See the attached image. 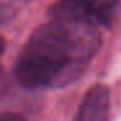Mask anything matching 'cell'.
<instances>
[{
    "mask_svg": "<svg viewBox=\"0 0 121 121\" xmlns=\"http://www.w3.org/2000/svg\"><path fill=\"white\" fill-rule=\"evenodd\" d=\"M4 48H5V40L0 37V57H1V55L4 52ZM0 68H1V65H0Z\"/></svg>",
    "mask_w": 121,
    "mask_h": 121,
    "instance_id": "cell-6",
    "label": "cell"
},
{
    "mask_svg": "<svg viewBox=\"0 0 121 121\" xmlns=\"http://www.w3.org/2000/svg\"><path fill=\"white\" fill-rule=\"evenodd\" d=\"M111 100L109 90L104 85H95L86 92L76 120L78 121H104L109 117Z\"/></svg>",
    "mask_w": 121,
    "mask_h": 121,
    "instance_id": "cell-3",
    "label": "cell"
},
{
    "mask_svg": "<svg viewBox=\"0 0 121 121\" xmlns=\"http://www.w3.org/2000/svg\"><path fill=\"white\" fill-rule=\"evenodd\" d=\"M121 0H57L50 7L51 18L69 20L109 29L120 11Z\"/></svg>",
    "mask_w": 121,
    "mask_h": 121,
    "instance_id": "cell-2",
    "label": "cell"
},
{
    "mask_svg": "<svg viewBox=\"0 0 121 121\" xmlns=\"http://www.w3.org/2000/svg\"><path fill=\"white\" fill-rule=\"evenodd\" d=\"M5 120L17 121V120H25V117H24L22 115H18V113H12V112H0V121H5Z\"/></svg>",
    "mask_w": 121,
    "mask_h": 121,
    "instance_id": "cell-5",
    "label": "cell"
},
{
    "mask_svg": "<svg viewBox=\"0 0 121 121\" xmlns=\"http://www.w3.org/2000/svg\"><path fill=\"white\" fill-rule=\"evenodd\" d=\"M102 46L98 26L52 18L33 31L14 64V74L29 90L65 87L78 81Z\"/></svg>",
    "mask_w": 121,
    "mask_h": 121,
    "instance_id": "cell-1",
    "label": "cell"
},
{
    "mask_svg": "<svg viewBox=\"0 0 121 121\" xmlns=\"http://www.w3.org/2000/svg\"><path fill=\"white\" fill-rule=\"evenodd\" d=\"M17 16V9L12 4L0 3V27L4 25H8L12 22Z\"/></svg>",
    "mask_w": 121,
    "mask_h": 121,
    "instance_id": "cell-4",
    "label": "cell"
}]
</instances>
